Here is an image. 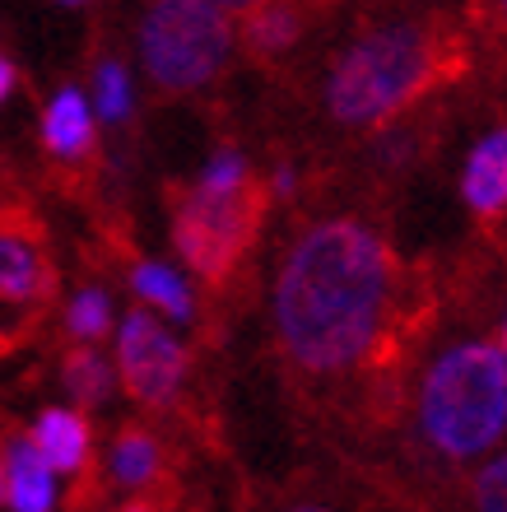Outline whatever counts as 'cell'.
<instances>
[{"label":"cell","instance_id":"obj_1","mask_svg":"<svg viewBox=\"0 0 507 512\" xmlns=\"http://www.w3.org/2000/svg\"><path fill=\"white\" fill-rule=\"evenodd\" d=\"M401 256L359 219H321L275 270V345L303 378H345L382 359L396 317Z\"/></svg>","mask_w":507,"mask_h":512},{"label":"cell","instance_id":"obj_2","mask_svg":"<svg viewBox=\"0 0 507 512\" xmlns=\"http://www.w3.org/2000/svg\"><path fill=\"white\" fill-rule=\"evenodd\" d=\"M466 42L442 19H401L354 38L326 84V108L340 126L377 131L419 108L442 84L461 80Z\"/></svg>","mask_w":507,"mask_h":512},{"label":"cell","instance_id":"obj_3","mask_svg":"<svg viewBox=\"0 0 507 512\" xmlns=\"http://www.w3.org/2000/svg\"><path fill=\"white\" fill-rule=\"evenodd\" d=\"M419 433L447 461L484 457L507 433V354L498 340L442 350L419 387Z\"/></svg>","mask_w":507,"mask_h":512},{"label":"cell","instance_id":"obj_4","mask_svg":"<svg viewBox=\"0 0 507 512\" xmlns=\"http://www.w3.org/2000/svg\"><path fill=\"white\" fill-rule=\"evenodd\" d=\"M270 215V182L238 154L214 159L173 201V247L205 289H224Z\"/></svg>","mask_w":507,"mask_h":512},{"label":"cell","instance_id":"obj_5","mask_svg":"<svg viewBox=\"0 0 507 512\" xmlns=\"http://www.w3.org/2000/svg\"><path fill=\"white\" fill-rule=\"evenodd\" d=\"M233 24L214 0H154L140 24V56L163 98L196 94L224 70Z\"/></svg>","mask_w":507,"mask_h":512},{"label":"cell","instance_id":"obj_6","mask_svg":"<svg viewBox=\"0 0 507 512\" xmlns=\"http://www.w3.org/2000/svg\"><path fill=\"white\" fill-rule=\"evenodd\" d=\"M61 275L42 219L24 201L0 210V354L19 350L52 312Z\"/></svg>","mask_w":507,"mask_h":512},{"label":"cell","instance_id":"obj_7","mask_svg":"<svg viewBox=\"0 0 507 512\" xmlns=\"http://www.w3.org/2000/svg\"><path fill=\"white\" fill-rule=\"evenodd\" d=\"M187 373V350L168 326L145 308H131L117 331V378L121 391L145 410L173 405L177 387Z\"/></svg>","mask_w":507,"mask_h":512},{"label":"cell","instance_id":"obj_8","mask_svg":"<svg viewBox=\"0 0 507 512\" xmlns=\"http://www.w3.org/2000/svg\"><path fill=\"white\" fill-rule=\"evenodd\" d=\"M461 196H466L470 215L484 219V224L507 215V126L489 131L470 149L466 173H461Z\"/></svg>","mask_w":507,"mask_h":512},{"label":"cell","instance_id":"obj_9","mask_svg":"<svg viewBox=\"0 0 507 512\" xmlns=\"http://www.w3.org/2000/svg\"><path fill=\"white\" fill-rule=\"evenodd\" d=\"M94 429L84 410H42L38 429H33V447L42 452L52 475H80L89 471V452H94Z\"/></svg>","mask_w":507,"mask_h":512},{"label":"cell","instance_id":"obj_10","mask_svg":"<svg viewBox=\"0 0 507 512\" xmlns=\"http://www.w3.org/2000/svg\"><path fill=\"white\" fill-rule=\"evenodd\" d=\"M42 145H47L52 159H66V163L94 159L98 126H94L89 103H84L75 89H61V94L47 103V112H42Z\"/></svg>","mask_w":507,"mask_h":512},{"label":"cell","instance_id":"obj_11","mask_svg":"<svg viewBox=\"0 0 507 512\" xmlns=\"http://www.w3.org/2000/svg\"><path fill=\"white\" fill-rule=\"evenodd\" d=\"M5 503L14 512H47L52 508V471L33 438H14L5 452Z\"/></svg>","mask_w":507,"mask_h":512},{"label":"cell","instance_id":"obj_12","mask_svg":"<svg viewBox=\"0 0 507 512\" xmlns=\"http://www.w3.org/2000/svg\"><path fill=\"white\" fill-rule=\"evenodd\" d=\"M298 38H303V14H298L289 0L256 5V10L242 14V47H247L256 61H275V56H284Z\"/></svg>","mask_w":507,"mask_h":512},{"label":"cell","instance_id":"obj_13","mask_svg":"<svg viewBox=\"0 0 507 512\" xmlns=\"http://www.w3.org/2000/svg\"><path fill=\"white\" fill-rule=\"evenodd\" d=\"M112 475L126 489H149L163 480V443L145 424H121L112 443Z\"/></svg>","mask_w":507,"mask_h":512},{"label":"cell","instance_id":"obj_14","mask_svg":"<svg viewBox=\"0 0 507 512\" xmlns=\"http://www.w3.org/2000/svg\"><path fill=\"white\" fill-rule=\"evenodd\" d=\"M131 284H135V294L145 298L149 308H159L163 317H173V322H191V317H196V298H191V289L177 280L168 266H159V261L135 256L131 261Z\"/></svg>","mask_w":507,"mask_h":512},{"label":"cell","instance_id":"obj_15","mask_svg":"<svg viewBox=\"0 0 507 512\" xmlns=\"http://www.w3.org/2000/svg\"><path fill=\"white\" fill-rule=\"evenodd\" d=\"M61 382H66V391L75 396V405H98L107 396V387H112V368L103 364V354L94 350V345H70L66 359H61Z\"/></svg>","mask_w":507,"mask_h":512},{"label":"cell","instance_id":"obj_16","mask_svg":"<svg viewBox=\"0 0 507 512\" xmlns=\"http://www.w3.org/2000/svg\"><path fill=\"white\" fill-rule=\"evenodd\" d=\"M66 331L75 340H84V345H94V340L112 336V303H107L103 289H94V284H84L80 294L66 303Z\"/></svg>","mask_w":507,"mask_h":512},{"label":"cell","instance_id":"obj_17","mask_svg":"<svg viewBox=\"0 0 507 512\" xmlns=\"http://www.w3.org/2000/svg\"><path fill=\"white\" fill-rule=\"evenodd\" d=\"M470 503L475 512H507V452L489 457L470 480Z\"/></svg>","mask_w":507,"mask_h":512},{"label":"cell","instance_id":"obj_18","mask_svg":"<svg viewBox=\"0 0 507 512\" xmlns=\"http://www.w3.org/2000/svg\"><path fill=\"white\" fill-rule=\"evenodd\" d=\"M94 84H98V112H103L107 122H126V112H131V84H126L121 61H103Z\"/></svg>","mask_w":507,"mask_h":512},{"label":"cell","instance_id":"obj_19","mask_svg":"<svg viewBox=\"0 0 507 512\" xmlns=\"http://www.w3.org/2000/svg\"><path fill=\"white\" fill-rule=\"evenodd\" d=\"M117 512H173V508H168V499H154V494H140V499L121 503Z\"/></svg>","mask_w":507,"mask_h":512},{"label":"cell","instance_id":"obj_20","mask_svg":"<svg viewBox=\"0 0 507 512\" xmlns=\"http://www.w3.org/2000/svg\"><path fill=\"white\" fill-rule=\"evenodd\" d=\"M224 14H247V10H256V5H275V0H214Z\"/></svg>","mask_w":507,"mask_h":512},{"label":"cell","instance_id":"obj_21","mask_svg":"<svg viewBox=\"0 0 507 512\" xmlns=\"http://www.w3.org/2000/svg\"><path fill=\"white\" fill-rule=\"evenodd\" d=\"M10 89H14V66L5 61V56H0V103L10 98Z\"/></svg>","mask_w":507,"mask_h":512},{"label":"cell","instance_id":"obj_22","mask_svg":"<svg viewBox=\"0 0 507 512\" xmlns=\"http://www.w3.org/2000/svg\"><path fill=\"white\" fill-rule=\"evenodd\" d=\"M498 350L507 354V312H503V322H498Z\"/></svg>","mask_w":507,"mask_h":512},{"label":"cell","instance_id":"obj_23","mask_svg":"<svg viewBox=\"0 0 507 512\" xmlns=\"http://www.w3.org/2000/svg\"><path fill=\"white\" fill-rule=\"evenodd\" d=\"M0 503H5V452H0Z\"/></svg>","mask_w":507,"mask_h":512},{"label":"cell","instance_id":"obj_24","mask_svg":"<svg viewBox=\"0 0 507 512\" xmlns=\"http://www.w3.org/2000/svg\"><path fill=\"white\" fill-rule=\"evenodd\" d=\"M294 512H331V508H317V503H303V508H294Z\"/></svg>","mask_w":507,"mask_h":512},{"label":"cell","instance_id":"obj_25","mask_svg":"<svg viewBox=\"0 0 507 512\" xmlns=\"http://www.w3.org/2000/svg\"><path fill=\"white\" fill-rule=\"evenodd\" d=\"M498 10H503V19H507V0H498Z\"/></svg>","mask_w":507,"mask_h":512},{"label":"cell","instance_id":"obj_26","mask_svg":"<svg viewBox=\"0 0 507 512\" xmlns=\"http://www.w3.org/2000/svg\"><path fill=\"white\" fill-rule=\"evenodd\" d=\"M61 5H84V0H61Z\"/></svg>","mask_w":507,"mask_h":512},{"label":"cell","instance_id":"obj_27","mask_svg":"<svg viewBox=\"0 0 507 512\" xmlns=\"http://www.w3.org/2000/svg\"><path fill=\"white\" fill-rule=\"evenodd\" d=\"M5 205H10V201H0V210H5Z\"/></svg>","mask_w":507,"mask_h":512}]
</instances>
